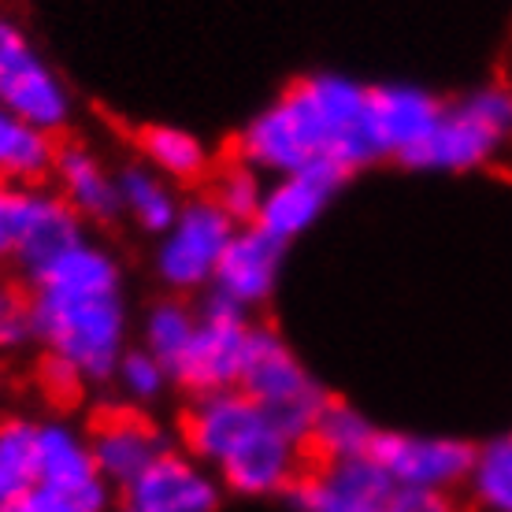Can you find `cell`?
Here are the masks:
<instances>
[{
    "label": "cell",
    "mask_w": 512,
    "mask_h": 512,
    "mask_svg": "<svg viewBox=\"0 0 512 512\" xmlns=\"http://www.w3.org/2000/svg\"><path fill=\"white\" fill-rule=\"evenodd\" d=\"M45 386L78 394L108 386L130 349V305L119 256L97 238L67 245L26 279Z\"/></svg>",
    "instance_id": "6da1fadb"
},
{
    "label": "cell",
    "mask_w": 512,
    "mask_h": 512,
    "mask_svg": "<svg viewBox=\"0 0 512 512\" xmlns=\"http://www.w3.org/2000/svg\"><path fill=\"white\" fill-rule=\"evenodd\" d=\"M238 160L268 179L308 171L346 182L353 171L383 160L372 86L334 71L301 78L245 123Z\"/></svg>",
    "instance_id": "7a4b0ae2"
},
{
    "label": "cell",
    "mask_w": 512,
    "mask_h": 512,
    "mask_svg": "<svg viewBox=\"0 0 512 512\" xmlns=\"http://www.w3.org/2000/svg\"><path fill=\"white\" fill-rule=\"evenodd\" d=\"M182 442L197 464L238 498L290 494L308 472V446L271 420L245 390L193 397L182 416Z\"/></svg>",
    "instance_id": "3957f363"
},
{
    "label": "cell",
    "mask_w": 512,
    "mask_h": 512,
    "mask_svg": "<svg viewBox=\"0 0 512 512\" xmlns=\"http://www.w3.org/2000/svg\"><path fill=\"white\" fill-rule=\"evenodd\" d=\"M512 141V90L509 86H475L457 101L442 104L431 138L412 156V171L468 175L498 160Z\"/></svg>",
    "instance_id": "277c9868"
},
{
    "label": "cell",
    "mask_w": 512,
    "mask_h": 512,
    "mask_svg": "<svg viewBox=\"0 0 512 512\" xmlns=\"http://www.w3.org/2000/svg\"><path fill=\"white\" fill-rule=\"evenodd\" d=\"M238 390H245L271 420L286 427L294 438H301L305 446L316 420L323 416V409L334 401L327 394V386L294 353V346L282 334L271 331V327H256Z\"/></svg>",
    "instance_id": "5b68a950"
},
{
    "label": "cell",
    "mask_w": 512,
    "mask_h": 512,
    "mask_svg": "<svg viewBox=\"0 0 512 512\" xmlns=\"http://www.w3.org/2000/svg\"><path fill=\"white\" fill-rule=\"evenodd\" d=\"M290 501L297 512H461L453 494L397 487L372 457L308 468Z\"/></svg>",
    "instance_id": "8992f818"
},
{
    "label": "cell",
    "mask_w": 512,
    "mask_h": 512,
    "mask_svg": "<svg viewBox=\"0 0 512 512\" xmlns=\"http://www.w3.org/2000/svg\"><path fill=\"white\" fill-rule=\"evenodd\" d=\"M253 334L256 323L249 320V312L227 305L212 294H201L190 346L182 349V357L171 368L175 386L186 390L190 397L238 390Z\"/></svg>",
    "instance_id": "52a82bcc"
},
{
    "label": "cell",
    "mask_w": 512,
    "mask_h": 512,
    "mask_svg": "<svg viewBox=\"0 0 512 512\" xmlns=\"http://www.w3.org/2000/svg\"><path fill=\"white\" fill-rule=\"evenodd\" d=\"M234 231H238V223L208 193L182 201L175 223L156 238V279L179 297L208 294Z\"/></svg>",
    "instance_id": "ba28073f"
},
{
    "label": "cell",
    "mask_w": 512,
    "mask_h": 512,
    "mask_svg": "<svg viewBox=\"0 0 512 512\" xmlns=\"http://www.w3.org/2000/svg\"><path fill=\"white\" fill-rule=\"evenodd\" d=\"M0 108L60 138L75 116V97L60 71L26 38L23 26L0 12Z\"/></svg>",
    "instance_id": "9c48e42d"
},
{
    "label": "cell",
    "mask_w": 512,
    "mask_h": 512,
    "mask_svg": "<svg viewBox=\"0 0 512 512\" xmlns=\"http://www.w3.org/2000/svg\"><path fill=\"white\" fill-rule=\"evenodd\" d=\"M372 461L397 487L453 494L468 483L475 446L453 435H420V431H383L372 446Z\"/></svg>",
    "instance_id": "30bf717a"
},
{
    "label": "cell",
    "mask_w": 512,
    "mask_h": 512,
    "mask_svg": "<svg viewBox=\"0 0 512 512\" xmlns=\"http://www.w3.org/2000/svg\"><path fill=\"white\" fill-rule=\"evenodd\" d=\"M116 494L112 512H216L223 487L186 449H167L149 472Z\"/></svg>",
    "instance_id": "8fae6325"
},
{
    "label": "cell",
    "mask_w": 512,
    "mask_h": 512,
    "mask_svg": "<svg viewBox=\"0 0 512 512\" xmlns=\"http://www.w3.org/2000/svg\"><path fill=\"white\" fill-rule=\"evenodd\" d=\"M282 264H286V245L271 238L268 231H260L256 223H242L219 260L208 294L242 308V312H253L275 297Z\"/></svg>",
    "instance_id": "7c38bea8"
},
{
    "label": "cell",
    "mask_w": 512,
    "mask_h": 512,
    "mask_svg": "<svg viewBox=\"0 0 512 512\" xmlns=\"http://www.w3.org/2000/svg\"><path fill=\"white\" fill-rule=\"evenodd\" d=\"M90 449L104 483L123 490L175 446L167 442L164 427L145 416V409H119L104 412L90 427Z\"/></svg>",
    "instance_id": "4fadbf2b"
},
{
    "label": "cell",
    "mask_w": 512,
    "mask_h": 512,
    "mask_svg": "<svg viewBox=\"0 0 512 512\" xmlns=\"http://www.w3.org/2000/svg\"><path fill=\"white\" fill-rule=\"evenodd\" d=\"M52 190L75 208L82 223H116L119 219V179L97 149L82 141H60L52 160Z\"/></svg>",
    "instance_id": "5bb4252c"
},
{
    "label": "cell",
    "mask_w": 512,
    "mask_h": 512,
    "mask_svg": "<svg viewBox=\"0 0 512 512\" xmlns=\"http://www.w3.org/2000/svg\"><path fill=\"white\" fill-rule=\"evenodd\" d=\"M442 104L431 90L412 86V82H390V86H372V112L375 130L383 141V156L409 167V160L420 153V145L431 138Z\"/></svg>",
    "instance_id": "9a60e30c"
},
{
    "label": "cell",
    "mask_w": 512,
    "mask_h": 512,
    "mask_svg": "<svg viewBox=\"0 0 512 512\" xmlns=\"http://www.w3.org/2000/svg\"><path fill=\"white\" fill-rule=\"evenodd\" d=\"M338 190H342V182L308 175V171L268 179V190H264V201H260L253 223L260 231H268L271 238H279L282 245H290L320 223Z\"/></svg>",
    "instance_id": "2e32d148"
},
{
    "label": "cell",
    "mask_w": 512,
    "mask_h": 512,
    "mask_svg": "<svg viewBox=\"0 0 512 512\" xmlns=\"http://www.w3.org/2000/svg\"><path fill=\"white\" fill-rule=\"evenodd\" d=\"M119 179V219H127L130 227H138L141 234L149 238H160V234L175 223L182 208L179 186L167 182L160 171H153L149 164H123L116 167Z\"/></svg>",
    "instance_id": "e0dca14e"
},
{
    "label": "cell",
    "mask_w": 512,
    "mask_h": 512,
    "mask_svg": "<svg viewBox=\"0 0 512 512\" xmlns=\"http://www.w3.org/2000/svg\"><path fill=\"white\" fill-rule=\"evenodd\" d=\"M56 149H60L56 134L0 108V182H8V186L45 182L52 175Z\"/></svg>",
    "instance_id": "ac0fdd59"
},
{
    "label": "cell",
    "mask_w": 512,
    "mask_h": 512,
    "mask_svg": "<svg viewBox=\"0 0 512 512\" xmlns=\"http://www.w3.org/2000/svg\"><path fill=\"white\" fill-rule=\"evenodd\" d=\"M138 149L141 164L160 171L175 186H193V182L208 179V171H212V153L193 130L156 123V127H145L138 134Z\"/></svg>",
    "instance_id": "d6986e66"
},
{
    "label": "cell",
    "mask_w": 512,
    "mask_h": 512,
    "mask_svg": "<svg viewBox=\"0 0 512 512\" xmlns=\"http://www.w3.org/2000/svg\"><path fill=\"white\" fill-rule=\"evenodd\" d=\"M375 438H379V427L364 412L346 401H331L308 435V453L320 464L360 461V457H372Z\"/></svg>",
    "instance_id": "ffe728a7"
},
{
    "label": "cell",
    "mask_w": 512,
    "mask_h": 512,
    "mask_svg": "<svg viewBox=\"0 0 512 512\" xmlns=\"http://www.w3.org/2000/svg\"><path fill=\"white\" fill-rule=\"evenodd\" d=\"M38 479V420L30 416L0 420V505L19 498Z\"/></svg>",
    "instance_id": "44dd1931"
},
{
    "label": "cell",
    "mask_w": 512,
    "mask_h": 512,
    "mask_svg": "<svg viewBox=\"0 0 512 512\" xmlns=\"http://www.w3.org/2000/svg\"><path fill=\"white\" fill-rule=\"evenodd\" d=\"M193 327H197V305H190L186 297L171 294L160 297L153 305L145 308L141 316V342L153 357H160L167 364V372L175 368V360L182 357V349L190 346Z\"/></svg>",
    "instance_id": "7402d4cb"
},
{
    "label": "cell",
    "mask_w": 512,
    "mask_h": 512,
    "mask_svg": "<svg viewBox=\"0 0 512 512\" xmlns=\"http://www.w3.org/2000/svg\"><path fill=\"white\" fill-rule=\"evenodd\" d=\"M464 490L475 512H512V431L475 449Z\"/></svg>",
    "instance_id": "603a6c76"
},
{
    "label": "cell",
    "mask_w": 512,
    "mask_h": 512,
    "mask_svg": "<svg viewBox=\"0 0 512 512\" xmlns=\"http://www.w3.org/2000/svg\"><path fill=\"white\" fill-rule=\"evenodd\" d=\"M116 490L108 483H90V487H67L56 479H38L19 498L4 501L0 512H112Z\"/></svg>",
    "instance_id": "cb8c5ba5"
},
{
    "label": "cell",
    "mask_w": 512,
    "mask_h": 512,
    "mask_svg": "<svg viewBox=\"0 0 512 512\" xmlns=\"http://www.w3.org/2000/svg\"><path fill=\"white\" fill-rule=\"evenodd\" d=\"M112 386L127 397L130 409H153L156 401H164V394L175 386L167 364L160 357H153L145 346H130L119 360Z\"/></svg>",
    "instance_id": "d4e9b609"
},
{
    "label": "cell",
    "mask_w": 512,
    "mask_h": 512,
    "mask_svg": "<svg viewBox=\"0 0 512 512\" xmlns=\"http://www.w3.org/2000/svg\"><path fill=\"white\" fill-rule=\"evenodd\" d=\"M264 190H268V179H264L253 164L234 160V164L219 167L216 171L208 197H212V201H216V205L223 208L238 227H242V223H253L256 219L260 201H264Z\"/></svg>",
    "instance_id": "484cf974"
},
{
    "label": "cell",
    "mask_w": 512,
    "mask_h": 512,
    "mask_svg": "<svg viewBox=\"0 0 512 512\" xmlns=\"http://www.w3.org/2000/svg\"><path fill=\"white\" fill-rule=\"evenodd\" d=\"M34 342V316H30V290L0 279V353H15Z\"/></svg>",
    "instance_id": "4316f807"
}]
</instances>
